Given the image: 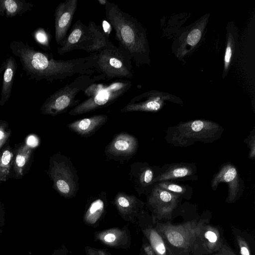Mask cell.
<instances>
[{
    "label": "cell",
    "mask_w": 255,
    "mask_h": 255,
    "mask_svg": "<svg viewBox=\"0 0 255 255\" xmlns=\"http://www.w3.org/2000/svg\"><path fill=\"white\" fill-rule=\"evenodd\" d=\"M105 7L106 20L115 30L118 47L131 57L137 67L150 65V48L144 27L114 2L108 0Z\"/></svg>",
    "instance_id": "1"
},
{
    "label": "cell",
    "mask_w": 255,
    "mask_h": 255,
    "mask_svg": "<svg viewBox=\"0 0 255 255\" xmlns=\"http://www.w3.org/2000/svg\"><path fill=\"white\" fill-rule=\"evenodd\" d=\"M110 42L109 37L104 32L101 25L92 21L86 25L79 19L57 48V53L63 55L73 50H83L91 54L95 53Z\"/></svg>",
    "instance_id": "2"
},
{
    "label": "cell",
    "mask_w": 255,
    "mask_h": 255,
    "mask_svg": "<svg viewBox=\"0 0 255 255\" xmlns=\"http://www.w3.org/2000/svg\"><path fill=\"white\" fill-rule=\"evenodd\" d=\"M132 86L128 80H118L108 84L94 83L84 91L88 98L72 109L69 114L76 116L111 105L123 96Z\"/></svg>",
    "instance_id": "3"
},
{
    "label": "cell",
    "mask_w": 255,
    "mask_h": 255,
    "mask_svg": "<svg viewBox=\"0 0 255 255\" xmlns=\"http://www.w3.org/2000/svg\"><path fill=\"white\" fill-rule=\"evenodd\" d=\"M223 129L212 121L197 120L182 122L169 128L167 141L175 146H188L197 141L211 142L220 138Z\"/></svg>",
    "instance_id": "4"
},
{
    "label": "cell",
    "mask_w": 255,
    "mask_h": 255,
    "mask_svg": "<svg viewBox=\"0 0 255 255\" xmlns=\"http://www.w3.org/2000/svg\"><path fill=\"white\" fill-rule=\"evenodd\" d=\"M102 80L105 79L101 74L93 77L86 75L77 76L70 83L50 95L42 104L41 113L50 116L65 113L70 108L75 107L80 103V100L76 99L80 92H84L89 85Z\"/></svg>",
    "instance_id": "5"
},
{
    "label": "cell",
    "mask_w": 255,
    "mask_h": 255,
    "mask_svg": "<svg viewBox=\"0 0 255 255\" xmlns=\"http://www.w3.org/2000/svg\"><path fill=\"white\" fill-rule=\"evenodd\" d=\"M94 55V68L105 80H122L133 76L131 57L111 41Z\"/></svg>",
    "instance_id": "6"
},
{
    "label": "cell",
    "mask_w": 255,
    "mask_h": 255,
    "mask_svg": "<svg viewBox=\"0 0 255 255\" xmlns=\"http://www.w3.org/2000/svg\"><path fill=\"white\" fill-rule=\"evenodd\" d=\"M48 173L55 190L65 197L74 196L79 189L77 172L70 159L58 152L50 160Z\"/></svg>",
    "instance_id": "7"
},
{
    "label": "cell",
    "mask_w": 255,
    "mask_h": 255,
    "mask_svg": "<svg viewBox=\"0 0 255 255\" xmlns=\"http://www.w3.org/2000/svg\"><path fill=\"white\" fill-rule=\"evenodd\" d=\"M206 221L194 220L178 225L170 223L159 224L157 226L159 232L172 247L188 250L199 239Z\"/></svg>",
    "instance_id": "8"
},
{
    "label": "cell",
    "mask_w": 255,
    "mask_h": 255,
    "mask_svg": "<svg viewBox=\"0 0 255 255\" xmlns=\"http://www.w3.org/2000/svg\"><path fill=\"white\" fill-rule=\"evenodd\" d=\"M209 14L182 29L175 36L171 49L177 57L181 59L194 49L202 40Z\"/></svg>",
    "instance_id": "9"
},
{
    "label": "cell",
    "mask_w": 255,
    "mask_h": 255,
    "mask_svg": "<svg viewBox=\"0 0 255 255\" xmlns=\"http://www.w3.org/2000/svg\"><path fill=\"white\" fill-rule=\"evenodd\" d=\"M175 97L169 93L152 90L134 97L121 110V113L131 112H155L164 106L167 101Z\"/></svg>",
    "instance_id": "10"
},
{
    "label": "cell",
    "mask_w": 255,
    "mask_h": 255,
    "mask_svg": "<svg viewBox=\"0 0 255 255\" xmlns=\"http://www.w3.org/2000/svg\"><path fill=\"white\" fill-rule=\"evenodd\" d=\"M78 0H67L60 3L54 13L55 39L59 46L68 35L78 6Z\"/></svg>",
    "instance_id": "11"
},
{
    "label": "cell",
    "mask_w": 255,
    "mask_h": 255,
    "mask_svg": "<svg viewBox=\"0 0 255 255\" xmlns=\"http://www.w3.org/2000/svg\"><path fill=\"white\" fill-rule=\"evenodd\" d=\"M180 195L172 193L155 184L151 190L149 201L158 216L166 218L176 207Z\"/></svg>",
    "instance_id": "12"
},
{
    "label": "cell",
    "mask_w": 255,
    "mask_h": 255,
    "mask_svg": "<svg viewBox=\"0 0 255 255\" xmlns=\"http://www.w3.org/2000/svg\"><path fill=\"white\" fill-rule=\"evenodd\" d=\"M138 146V140L134 136L122 132L113 138L105 148V152L110 157H130L135 153Z\"/></svg>",
    "instance_id": "13"
},
{
    "label": "cell",
    "mask_w": 255,
    "mask_h": 255,
    "mask_svg": "<svg viewBox=\"0 0 255 255\" xmlns=\"http://www.w3.org/2000/svg\"><path fill=\"white\" fill-rule=\"evenodd\" d=\"M221 182L228 184L229 194L227 202L232 203L236 201L240 195L241 184L237 169L234 165L226 164L222 166L212 180V189L215 190Z\"/></svg>",
    "instance_id": "14"
},
{
    "label": "cell",
    "mask_w": 255,
    "mask_h": 255,
    "mask_svg": "<svg viewBox=\"0 0 255 255\" xmlns=\"http://www.w3.org/2000/svg\"><path fill=\"white\" fill-rule=\"evenodd\" d=\"M240 54V43L238 27L233 21L226 27V46L224 55L223 79L225 78L236 62Z\"/></svg>",
    "instance_id": "15"
},
{
    "label": "cell",
    "mask_w": 255,
    "mask_h": 255,
    "mask_svg": "<svg viewBox=\"0 0 255 255\" xmlns=\"http://www.w3.org/2000/svg\"><path fill=\"white\" fill-rule=\"evenodd\" d=\"M108 120L106 115H98L74 121L67 125L71 131L83 136L94 134Z\"/></svg>",
    "instance_id": "16"
},
{
    "label": "cell",
    "mask_w": 255,
    "mask_h": 255,
    "mask_svg": "<svg viewBox=\"0 0 255 255\" xmlns=\"http://www.w3.org/2000/svg\"><path fill=\"white\" fill-rule=\"evenodd\" d=\"M17 70V64L13 56H9L0 67V73L3 72L0 93V106H3L10 97L12 86Z\"/></svg>",
    "instance_id": "17"
},
{
    "label": "cell",
    "mask_w": 255,
    "mask_h": 255,
    "mask_svg": "<svg viewBox=\"0 0 255 255\" xmlns=\"http://www.w3.org/2000/svg\"><path fill=\"white\" fill-rule=\"evenodd\" d=\"M130 179L136 191H144L153 184L155 177L151 167L140 162L134 163L130 166Z\"/></svg>",
    "instance_id": "18"
},
{
    "label": "cell",
    "mask_w": 255,
    "mask_h": 255,
    "mask_svg": "<svg viewBox=\"0 0 255 255\" xmlns=\"http://www.w3.org/2000/svg\"><path fill=\"white\" fill-rule=\"evenodd\" d=\"M195 165L187 163L172 164L159 173L153 180V184L169 180L190 178L195 174Z\"/></svg>",
    "instance_id": "19"
},
{
    "label": "cell",
    "mask_w": 255,
    "mask_h": 255,
    "mask_svg": "<svg viewBox=\"0 0 255 255\" xmlns=\"http://www.w3.org/2000/svg\"><path fill=\"white\" fill-rule=\"evenodd\" d=\"M33 4L24 0H0V16L13 17L31 10Z\"/></svg>",
    "instance_id": "20"
},
{
    "label": "cell",
    "mask_w": 255,
    "mask_h": 255,
    "mask_svg": "<svg viewBox=\"0 0 255 255\" xmlns=\"http://www.w3.org/2000/svg\"><path fill=\"white\" fill-rule=\"evenodd\" d=\"M199 239L203 241L206 250L210 252L220 250L223 245L218 230L206 224L202 228Z\"/></svg>",
    "instance_id": "21"
},
{
    "label": "cell",
    "mask_w": 255,
    "mask_h": 255,
    "mask_svg": "<svg viewBox=\"0 0 255 255\" xmlns=\"http://www.w3.org/2000/svg\"><path fill=\"white\" fill-rule=\"evenodd\" d=\"M32 152V148L26 143L20 146L13 156V169L17 177L21 178Z\"/></svg>",
    "instance_id": "22"
},
{
    "label": "cell",
    "mask_w": 255,
    "mask_h": 255,
    "mask_svg": "<svg viewBox=\"0 0 255 255\" xmlns=\"http://www.w3.org/2000/svg\"><path fill=\"white\" fill-rule=\"evenodd\" d=\"M13 156V152L9 146L0 153V182L5 181L8 178Z\"/></svg>",
    "instance_id": "23"
},
{
    "label": "cell",
    "mask_w": 255,
    "mask_h": 255,
    "mask_svg": "<svg viewBox=\"0 0 255 255\" xmlns=\"http://www.w3.org/2000/svg\"><path fill=\"white\" fill-rule=\"evenodd\" d=\"M149 239L153 250L156 255H167L163 239L157 231L154 230L150 231Z\"/></svg>",
    "instance_id": "24"
},
{
    "label": "cell",
    "mask_w": 255,
    "mask_h": 255,
    "mask_svg": "<svg viewBox=\"0 0 255 255\" xmlns=\"http://www.w3.org/2000/svg\"><path fill=\"white\" fill-rule=\"evenodd\" d=\"M33 37L35 41L45 50H50V35L43 28H38L33 32Z\"/></svg>",
    "instance_id": "25"
},
{
    "label": "cell",
    "mask_w": 255,
    "mask_h": 255,
    "mask_svg": "<svg viewBox=\"0 0 255 255\" xmlns=\"http://www.w3.org/2000/svg\"><path fill=\"white\" fill-rule=\"evenodd\" d=\"M156 185L161 188L179 195H183L187 190L185 186L168 181L159 182Z\"/></svg>",
    "instance_id": "26"
},
{
    "label": "cell",
    "mask_w": 255,
    "mask_h": 255,
    "mask_svg": "<svg viewBox=\"0 0 255 255\" xmlns=\"http://www.w3.org/2000/svg\"><path fill=\"white\" fill-rule=\"evenodd\" d=\"M10 133L7 123L5 121L0 120V148L7 141Z\"/></svg>",
    "instance_id": "27"
},
{
    "label": "cell",
    "mask_w": 255,
    "mask_h": 255,
    "mask_svg": "<svg viewBox=\"0 0 255 255\" xmlns=\"http://www.w3.org/2000/svg\"><path fill=\"white\" fill-rule=\"evenodd\" d=\"M237 241L241 255H252L247 242L241 236H237Z\"/></svg>",
    "instance_id": "28"
},
{
    "label": "cell",
    "mask_w": 255,
    "mask_h": 255,
    "mask_svg": "<svg viewBox=\"0 0 255 255\" xmlns=\"http://www.w3.org/2000/svg\"><path fill=\"white\" fill-rule=\"evenodd\" d=\"M104 207V201L101 199H97L91 204L89 211L91 214H93L99 211L102 210Z\"/></svg>",
    "instance_id": "29"
},
{
    "label": "cell",
    "mask_w": 255,
    "mask_h": 255,
    "mask_svg": "<svg viewBox=\"0 0 255 255\" xmlns=\"http://www.w3.org/2000/svg\"><path fill=\"white\" fill-rule=\"evenodd\" d=\"M223 255H236L227 245L223 244L220 250Z\"/></svg>",
    "instance_id": "30"
},
{
    "label": "cell",
    "mask_w": 255,
    "mask_h": 255,
    "mask_svg": "<svg viewBox=\"0 0 255 255\" xmlns=\"http://www.w3.org/2000/svg\"><path fill=\"white\" fill-rule=\"evenodd\" d=\"M103 28L104 32L105 34L109 37V35L110 33V29L112 27L110 24L107 21L104 20L102 22V26L101 25Z\"/></svg>",
    "instance_id": "31"
},
{
    "label": "cell",
    "mask_w": 255,
    "mask_h": 255,
    "mask_svg": "<svg viewBox=\"0 0 255 255\" xmlns=\"http://www.w3.org/2000/svg\"><path fill=\"white\" fill-rule=\"evenodd\" d=\"M106 242L112 243L116 240V236L113 234H108L104 238Z\"/></svg>",
    "instance_id": "32"
},
{
    "label": "cell",
    "mask_w": 255,
    "mask_h": 255,
    "mask_svg": "<svg viewBox=\"0 0 255 255\" xmlns=\"http://www.w3.org/2000/svg\"><path fill=\"white\" fill-rule=\"evenodd\" d=\"M107 0H98V1L99 2V3L101 4V5H105L107 2Z\"/></svg>",
    "instance_id": "33"
},
{
    "label": "cell",
    "mask_w": 255,
    "mask_h": 255,
    "mask_svg": "<svg viewBox=\"0 0 255 255\" xmlns=\"http://www.w3.org/2000/svg\"><path fill=\"white\" fill-rule=\"evenodd\" d=\"M222 255H223V254Z\"/></svg>",
    "instance_id": "34"
}]
</instances>
